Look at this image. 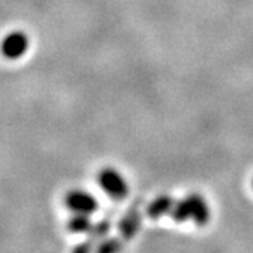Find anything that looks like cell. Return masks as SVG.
Instances as JSON below:
<instances>
[{"instance_id": "cell-1", "label": "cell", "mask_w": 253, "mask_h": 253, "mask_svg": "<svg viewBox=\"0 0 253 253\" xmlns=\"http://www.w3.org/2000/svg\"><path fill=\"white\" fill-rule=\"evenodd\" d=\"M170 215L177 222L193 221L197 225H206L210 219L211 211L207 201L199 194H190L186 199L174 201Z\"/></svg>"}, {"instance_id": "cell-2", "label": "cell", "mask_w": 253, "mask_h": 253, "mask_svg": "<svg viewBox=\"0 0 253 253\" xmlns=\"http://www.w3.org/2000/svg\"><path fill=\"white\" fill-rule=\"evenodd\" d=\"M100 189L103 190L110 199L123 200L128 194V183L126 177L114 168H104L97 174Z\"/></svg>"}, {"instance_id": "cell-3", "label": "cell", "mask_w": 253, "mask_h": 253, "mask_svg": "<svg viewBox=\"0 0 253 253\" xmlns=\"http://www.w3.org/2000/svg\"><path fill=\"white\" fill-rule=\"evenodd\" d=\"M65 206L69 211L76 212V214H86L91 215L97 211L99 203L96 197L86 191V190H71L66 196H65Z\"/></svg>"}, {"instance_id": "cell-4", "label": "cell", "mask_w": 253, "mask_h": 253, "mask_svg": "<svg viewBox=\"0 0 253 253\" xmlns=\"http://www.w3.org/2000/svg\"><path fill=\"white\" fill-rule=\"evenodd\" d=\"M30 38L24 31H11L1 41V54L4 58L16 61L27 54Z\"/></svg>"}, {"instance_id": "cell-5", "label": "cell", "mask_w": 253, "mask_h": 253, "mask_svg": "<svg viewBox=\"0 0 253 253\" xmlns=\"http://www.w3.org/2000/svg\"><path fill=\"white\" fill-rule=\"evenodd\" d=\"M173 204H174V200L170 199L169 196H161L149 204L148 214L152 218H159L166 214H170Z\"/></svg>"}, {"instance_id": "cell-6", "label": "cell", "mask_w": 253, "mask_h": 253, "mask_svg": "<svg viewBox=\"0 0 253 253\" xmlns=\"http://www.w3.org/2000/svg\"><path fill=\"white\" fill-rule=\"evenodd\" d=\"M68 228L73 234H86L93 231L90 215L86 214H76L72 212V217L68 219Z\"/></svg>"}]
</instances>
